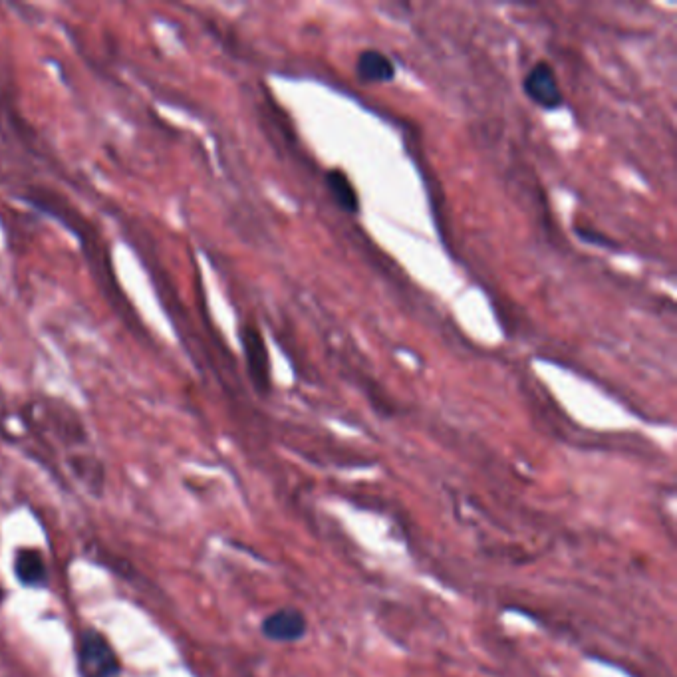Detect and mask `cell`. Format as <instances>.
<instances>
[{
  "mask_svg": "<svg viewBox=\"0 0 677 677\" xmlns=\"http://www.w3.org/2000/svg\"><path fill=\"white\" fill-rule=\"evenodd\" d=\"M80 677H120L122 664L110 640L98 630H84L78 644Z\"/></svg>",
  "mask_w": 677,
  "mask_h": 677,
  "instance_id": "6da1fadb",
  "label": "cell"
},
{
  "mask_svg": "<svg viewBox=\"0 0 677 677\" xmlns=\"http://www.w3.org/2000/svg\"><path fill=\"white\" fill-rule=\"evenodd\" d=\"M261 634L272 644H298L308 634V620L298 608H278L263 618Z\"/></svg>",
  "mask_w": 677,
  "mask_h": 677,
  "instance_id": "7a4b0ae2",
  "label": "cell"
},
{
  "mask_svg": "<svg viewBox=\"0 0 677 677\" xmlns=\"http://www.w3.org/2000/svg\"><path fill=\"white\" fill-rule=\"evenodd\" d=\"M523 90L529 96V100L542 110L552 112L564 104V96L558 86L556 74L552 66L546 62H539L529 70V74L523 80Z\"/></svg>",
  "mask_w": 677,
  "mask_h": 677,
  "instance_id": "3957f363",
  "label": "cell"
},
{
  "mask_svg": "<svg viewBox=\"0 0 677 677\" xmlns=\"http://www.w3.org/2000/svg\"><path fill=\"white\" fill-rule=\"evenodd\" d=\"M241 342L247 358V370L249 376L255 384V388L261 394H269L271 390V362H269V352L267 344L255 326H245L241 332Z\"/></svg>",
  "mask_w": 677,
  "mask_h": 677,
  "instance_id": "277c9868",
  "label": "cell"
},
{
  "mask_svg": "<svg viewBox=\"0 0 677 677\" xmlns=\"http://www.w3.org/2000/svg\"><path fill=\"white\" fill-rule=\"evenodd\" d=\"M14 574L22 586L40 588L48 582V568L38 548L24 546L14 556Z\"/></svg>",
  "mask_w": 677,
  "mask_h": 677,
  "instance_id": "5b68a950",
  "label": "cell"
},
{
  "mask_svg": "<svg viewBox=\"0 0 677 677\" xmlns=\"http://www.w3.org/2000/svg\"><path fill=\"white\" fill-rule=\"evenodd\" d=\"M356 76L366 84H384L396 78V66L380 50H364L356 62Z\"/></svg>",
  "mask_w": 677,
  "mask_h": 677,
  "instance_id": "8992f818",
  "label": "cell"
},
{
  "mask_svg": "<svg viewBox=\"0 0 677 677\" xmlns=\"http://www.w3.org/2000/svg\"><path fill=\"white\" fill-rule=\"evenodd\" d=\"M326 187L334 199V203L350 215H356L360 211V199L358 193L352 185V181L348 179V175L340 169H330L326 173Z\"/></svg>",
  "mask_w": 677,
  "mask_h": 677,
  "instance_id": "52a82bcc",
  "label": "cell"
},
{
  "mask_svg": "<svg viewBox=\"0 0 677 677\" xmlns=\"http://www.w3.org/2000/svg\"><path fill=\"white\" fill-rule=\"evenodd\" d=\"M574 231H576V235L580 237V241H584V243L596 245V247H600V249H614V247H616V243H614L612 239L600 235L598 231H592V229H586V227H582V229L576 227Z\"/></svg>",
  "mask_w": 677,
  "mask_h": 677,
  "instance_id": "ba28073f",
  "label": "cell"
}]
</instances>
